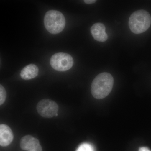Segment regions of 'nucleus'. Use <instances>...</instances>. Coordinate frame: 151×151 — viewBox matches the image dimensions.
<instances>
[{
	"mask_svg": "<svg viewBox=\"0 0 151 151\" xmlns=\"http://www.w3.org/2000/svg\"><path fill=\"white\" fill-rule=\"evenodd\" d=\"M113 78L107 72L100 73L94 78L91 85L92 96L97 99L105 98L111 93L113 89Z\"/></svg>",
	"mask_w": 151,
	"mask_h": 151,
	"instance_id": "obj_1",
	"label": "nucleus"
},
{
	"mask_svg": "<svg viewBox=\"0 0 151 151\" xmlns=\"http://www.w3.org/2000/svg\"><path fill=\"white\" fill-rule=\"evenodd\" d=\"M129 24L130 29L134 33L139 34L145 32L151 25L150 15L144 10L136 11L130 16Z\"/></svg>",
	"mask_w": 151,
	"mask_h": 151,
	"instance_id": "obj_2",
	"label": "nucleus"
},
{
	"mask_svg": "<svg viewBox=\"0 0 151 151\" xmlns=\"http://www.w3.org/2000/svg\"><path fill=\"white\" fill-rule=\"evenodd\" d=\"M45 27L52 34H57L65 28V20L62 13L59 11L50 10L47 12L44 17Z\"/></svg>",
	"mask_w": 151,
	"mask_h": 151,
	"instance_id": "obj_3",
	"label": "nucleus"
},
{
	"mask_svg": "<svg viewBox=\"0 0 151 151\" xmlns=\"http://www.w3.org/2000/svg\"><path fill=\"white\" fill-rule=\"evenodd\" d=\"M50 64L55 70L59 71H65L72 67L73 60L70 55L63 52H58L52 56Z\"/></svg>",
	"mask_w": 151,
	"mask_h": 151,
	"instance_id": "obj_4",
	"label": "nucleus"
},
{
	"mask_svg": "<svg viewBox=\"0 0 151 151\" xmlns=\"http://www.w3.org/2000/svg\"><path fill=\"white\" fill-rule=\"evenodd\" d=\"M38 113L43 118H51L58 116V106L53 100L48 99L41 100L37 105Z\"/></svg>",
	"mask_w": 151,
	"mask_h": 151,
	"instance_id": "obj_5",
	"label": "nucleus"
},
{
	"mask_svg": "<svg viewBox=\"0 0 151 151\" xmlns=\"http://www.w3.org/2000/svg\"><path fill=\"white\" fill-rule=\"evenodd\" d=\"M14 134L11 128L6 124L0 125V145L6 147L12 142Z\"/></svg>",
	"mask_w": 151,
	"mask_h": 151,
	"instance_id": "obj_6",
	"label": "nucleus"
},
{
	"mask_svg": "<svg viewBox=\"0 0 151 151\" xmlns=\"http://www.w3.org/2000/svg\"><path fill=\"white\" fill-rule=\"evenodd\" d=\"M91 32L94 39L97 41L104 42L108 39L105 27L103 24L97 23L92 25L91 28Z\"/></svg>",
	"mask_w": 151,
	"mask_h": 151,
	"instance_id": "obj_7",
	"label": "nucleus"
},
{
	"mask_svg": "<svg viewBox=\"0 0 151 151\" xmlns=\"http://www.w3.org/2000/svg\"><path fill=\"white\" fill-rule=\"evenodd\" d=\"M21 148L24 150L32 151L40 145L36 138L31 135H26L22 138L20 141Z\"/></svg>",
	"mask_w": 151,
	"mask_h": 151,
	"instance_id": "obj_8",
	"label": "nucleus"
},
{
	"mask_svg": "<svg viewBox=\"0 0 151 151\" xmlns=\"http://www.w3.org/2000/svg\"><path fill=\"white\" fill-rule=\"evenodd\" d=\"M38 68L37 65L31 64L27 65L21 71V78L24 80H30L35 78L38 74Z\"/></svg>",
	"mask_w": 151,
	"mask_h": 151,
	"instance_id": "obj_9",
	"label": "nucleus"
},
{
	"mask_svg": "<svg viewBox=\"0 0 151 151\" xmlns=\"http://www.w3.org/2000/svg\"><path fill=\"white\" fill-rule=\"evenodd\" d=\"M6 97V92L5 88L2 85H0V105L4 104Z\"/></svg>",
	"mask_w": 151,
	"mask_h": 151,
	"instance_id": "obj_10",
	"label": "nucleus"
},
{
	"mask_svg": "<svg viewBox=\"0 0 151 151\" xmlns=\"http://www.w3.org/2000/svg\"><path fill=\"white\" fill-rule=\"evenodd\" d=\"M76 151H94V150L89 144H83L78 147Z\"/></svg>",
	"mask_w": 151,
	"mask_h": 151,
	"instance_id": "obj_11",
	"label": "nucleus"
},
{
	"mask_svg": "<svg viewBox=\"0 0 151 151\" xmlns=\"http://www.w3.org/2000/svg\"><path fill=\"white\" fill-rule=\"evenodd\" d=\"M84 2L86 4H94L96 2V1L95 0H85L84 1Z\"/></svg>",
	"mask_w": 151,
	"mask_h": 151,
	"instance_id": "obj_12",
	"label": "nucleus"
},
{
	"mask_svg": "<svg viewBox=\"0 0 151 151\" xmlns=\"http://www.w3.org/2000/svg\"><path fill=\"white\" fill-rule=\"evenodd\" d=\"M139 151H151L150 150L146 147H142L139 149Z\"/></svg>",
	"mask_w": 151,
	"mask_h": 151,
	"instance_id": "obj_13",
	"label": "nucleus"
}]
</instances>
